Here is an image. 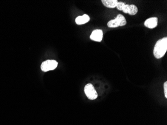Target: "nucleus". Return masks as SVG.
<instances>
[{
	"label": "nucleus",
	"mask_w": 167,
	"mask_h": 125,
	"mask_svg": "<svg viewBox=\"0 0 167 125\" xmlns=\"http://www.w3.org/2000/svg\"><path fill=\"white\" fill-rule=\"evenodd\" d=\"M107 25L110 28H116V27L119 26V25L116 19L110 21L108 23Z\"/></svg>",
	"instance_id": "nucleus-10"
},
{
	"label": "nucleus",
	"mask_w": 167,
	"mask_h": 125,
	"mask_svg": "<svg viewBox=\"0 0 167 125\" xmlns=\"http://www.w3.org/2000/svg\"><path fill=\"white\" fill-rule=\"evenodd\" d=\"M102 2L105 6L109 8H114L117 6V0H102Z\"/></svg>",
	"instance_id": "nucleus-7"
},
{
	"label": "nucleus",
	"mask_w": 167,
	"mask_h": 125,
	"mask_svg": "<svg viewBox=\"0 0 167 125\" xmlns=\"http://www.w3.org/2000/svg\"><path fill=\"white\" fill-rule=\"evenodd\" d=\"M58 63L56 61L48 60L42 63L41 68L44 72H48L55 69L58 66Z\"/></svg>",
	"instance_id": "nucleus-2"
},
{
	"label": "nucleus",
	"mask_w": 167,
	"mask_h": 125,
	"mask_svg": "<svg viewBox=\"0 0 167 125\" xmlns=\"http://www.w3.org/2000/svg\"><path fill=\"white\" fill-rule=\"evenodd\" d=\"M84 91L86 96L90 100H93L97 99L98 94L93 86L91 84H88L86 85L85 87Z\"/></svg>",
	"instance_id": "nucleus-3"
},
{
	"label": "nucleus",
	"mask_w": 167,
	"mask_h": 125,
	"mask_svg": "<svg viewBox=\"0 0 167 125\" xmlns=\"http://www.w3.org/2000/svg\"><path fill=\"white\" fill-rule=\"evenodd\" d=\"M125 5V4L124 3H123V2H118L117 5V8L119 10H120V11H122L123 6Z\"/></svg>",
	"instance_id": "nucleus-11"
},
{
	"label": "nucleus",
	"mask_w": 167,
	"mask_h": 125,
	"mask_svg": "<svg viewBox=\"0 0 167 125\" xmlns=\"http://www.w3.org/2000/svg\"><path fill=\"white\" fill-rule=\"evenodd\" d=\"M116 20L118 22L119 26H123L126 25L127 24V21H126V19L125 18L124 16L122 15L121 14H119L116 18Z\"/></svg>",
	"instance_id": "nucleus-8"
},
{
	"label": "nucleus",
	"mask_w": 167,
	"mask_h": 125,
	"mask_svg": "<svg viewBox=\"0 0 167 125\" xmlns=\"http://www.w3.org/2000/svg\"><path fill=\"white\" fill-rule=\"evenodd\" d=\"M158 24V18L156 17H153L147 19L145 22L144 25L146 27L150 29H153L156 27Z\"/></svg>",
	"instance_id": "nucleus-5"
},
{
	"label": "nucleus",
	"mask_w": 167,
	"mask_h": 125,
	"mask_svg": "<svg viewBox=\"0 0 167 125\" xmlns=\"http://www.w3.org/2000/svg\"><path fill=\"white\" fill-rule=\"evenodd\" d=\"M167 51V38H163L157 42L154 49V55L157 59H160L165 55Z\"/></svg>",
	"instance_id": "nucleus-1"
},
{
	"label": "nucleus",
	"mask_w": 167,
	"mask_h": 125,
	"mask_svg": "<svg viewBox=\"0 0 167 125\" xmlns=\"http://www.w3.org/2000/svg\"><path fill=\"white\" fill-rule=\"evenodd\" d=\"M138 8L136 6L134 5H130L128 14L130 15H135L138 12Z\"/></svg>",
	"instance_id": "nucleus-9"
},
{
	"label": "nucleus",
	"mask_w": 167,
	"mask_h": 125,
	"mask_svg": "<svg viewBox=\"0 0 167 125\" xmlns=\"http://www.w3.org/2000/svg\"><path fill=\"white\" fill-rule=\"evenodd\" d=\"M164 92H165V97L167 98V82H166L164 84Z\"/></svg>",
	"instance_id": "nucleus-13"
},
{
	"label": "nucleus",
	"mask_w": 167,
	"mask_h": 125,
	"mask_svg": "<svg viewBox=\"0 0 167 125\" xmlns=\"http://www.w3.org/2000/svg\"><path fill=\"white\" fill-rule=\"evenodd\" d=\"M103 32L100 29L95 30L93 31L90 36V39L96 42H100L103 39Z\"/></svg>",
	"instance_id": "nucleus-4"
},
{
	"label": "nucleus",
	"mask_w": 167,
	"mask_h": 125,
	"mask_svg": "<svg viewBox=\"0 0 167 125\" xmlns=\"http://www.w3.org/2000/svg\"><path fill=\"white\" fill-rule=\"evenodd\" d=\"M90 19V18L89 16L86 14H84L83 16H79L76 18L75 21L77 25H83V24H84L89 22Z\"/></svg>",
	"instance_id": "nucleus-6"
},
{
	"label": "nucleus",
	"mask_w": 167,
	"mask_h": 125,
	"mask_svg": "<svg viewBox=\"0 0 167 125\" xmlns=\"http://www.w3.org/2000/svg\"><path fill=\"white\" fill-rule=\"evenodd\" d=\"M129 7H130V5H126V4H125V5L123 6V9H122V11H123V12L125 13H126V14H128Z\"/></svg>",
	"instance_id": "nucleus-12"
}]
</instances>
